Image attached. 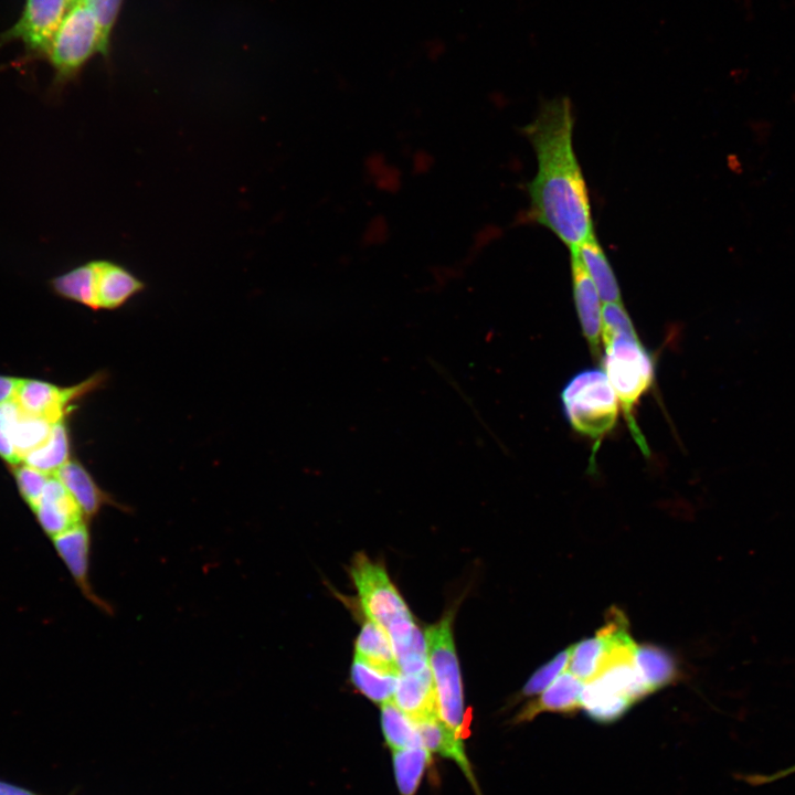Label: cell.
I'll return each instance as SVG.
<instances>
[{
	"label": "cell",
	"instance_id": "obj_1",
	"mask_svg": "<svg viewBox=\"0 0 795 795\" xmlns=\"http://www.w3.org/2000/svg\"><path fill=\"white\" fill-rule=\"evenodd\" d=\"M574 114L568 96L541 104L523 128L537 157V173L528 184L529 218L550 230L570 250L593 231L586 182L573 147Z\"/></svg>",
	"mask_w": 795,
	"mask_h": 795
},
{
	"label": "cell",
	"instance_id": "obj_2",
	"mask_svg": "<svg viewBox=\"0 0 795 795\" xmlns=\"http://www.w3.org/2000/svg\"><path fill=\"white\" fill-rule=\"evenodd\" d=\"M604 372L623 410L630 434L644 454L648 447L637 426L634 410L655 379L653 356L636 336H617L604 343Z\"/></svg>",
	"mask_w": 795,
	"mask_h": 795
},
{
	"label": "cell",
	"instance_id": "obj_3",
	"mask_svg": "<svg viewBox=\"0 0 795 795\" xmlns=\"http://www.w3.org/2000/svg\"><path fill=\"white\" fill-rule=\"evenodd\" d=\"M96 54L103 56L99 29L88 8L82 1H76L66 12L41 57L54 73L50 87L52 94H60L66 85L75 82Z\"/></svg>",
	"mask_w": 795,
	"mask_h": 795
},
{
	"label": "cell",
	"instance_id": "obj_4",
	"mask_svg": "<svg viewBox=\"0 0 795 795\" xmlns=\"http://www.w3.org/2000/svg\"><path fill=\"white\" fill-rule=\"evenodd\" d=\"M565 417L575 432L600 442L616 425L619 403L605 372L585 369L574 374L561 391Z\"/></svg>",
	"mask_w": 795,
	"mask_h": 795
},
{
	"label": "cell",
	"instance_id": "obj_5",
	"mask_svg": "<svg viewBox=\"0 0 795 795\" xmlns=\"http://www.w3.org/2000/svg\"><path fill=\"white\" fill-rule=\"evenodd\" d=\"M451 612L425 632L428 666L439 719L459 738L467 735L464 696Z\"/></svg>",
	"mask_w": 795,
	"mask_h": 795
},
{
	"label": "cell",
	"instance_id": "obj_6",
	"mask_svg": "<svg viewBox=\"0 0 795 795\" xmlns=\"http://www.w3.org/2000/svg\"><path fill=\"white\" fill-rule=\"evenodd\" d=\"M350 575L365 616L381 626L388 636L414 623L412 613L381 563L359 552L353 556Z\"/></svg>",
	"mask_w": 795,
	"mask_h": 795
},
{
	"label": "cell",
	"instance_id": "obj_7",
	"mask_svg": "<svg viewBox=\"0 0 795 795\" xmlns=\"http://www.w3.org/2000/svg\"><path fill=\"white\" fill-rule=\"evenodd\" d=\"M74 0H25L18 20L0 32V47L19 42L24 60H41Z\"/></svg>",
	"mask_w": 795,
	"mask_h": 795
},
{
	"label": "cell",
	"instance_id": "obj_8",
	"mask_svg": "<svg viewBox=\"0 0 795 795\" xmlns=\"http://www.w3.org/2000/svg\"><path fill=\"white\" fill-rule=\"evenodd\" d=\"M99 378H92L72 388H59L40 380H21L14 401L26 413L57 423L70 410L73 400L95 388Z\"/></svg>",
	"mask_w": 795,
	"mask_h": 795
},
{
	"label": "cell",
	"instance_id": "obj_9",
	"mask_svg": "<svg viewBox=\"0 0 795 795\" xmlns=\"http://www.w3.org/2000/svg\"><path fill=\"white\" fill-rule=\"evenodd\" d=\"M52 540L86 600L104 613L113 614V607L96 594L89 581L91 536L86 522L57 534Z\"/></svg>",
	"mask_w": 795,
	"mask_h": 795
},
{
	"label": "cell",
	"instance_id": "obj_10",
	"mask_svg": "<svg viewBox=\"0 0 795 795\" xmlns=\"http://www.w3.org/2000/svg\"><path fill=\"white\" fill-rule=\"evenodd\" d=\"M571 276L579 320L592 353L597 357L602 339L601 298L594 283L573 250H571Z\"/></svg>",
	"mask_w": 795,
	"mask_h": 795
},
{
	"label": "cell",
	"instance_id": "obj_11",
	"mask_svg": "<svg viewBox=\"0 0 795 795\" xmlns=\"http://www.w3.org/2000/svg\"><path fill=\"white\" fill-rule=\"evenodd\" d=\"M32 510L51 539L86 520L74 498L55 476L49 478Z\"/></svg>",
	"mask_w": 795,
	"mask_h": 795
},
{
	"label": "cell",
	"instance_id": "obj_12",
	"mask_svg": "<svg viewBox=\"0 0 795 795\" xmlns=\"http://www.w3.org/2000/svg\"><path fill=\"white\" fill-rule=\"evenodd\" d=\"M98 309H116L145 288V284L124 265L110 259H93Z\"/></svg>",
	"mask_w": 795,
	"mask_h": 795
},
{
	"label": "cell",
	"instance_id": "obj_13",
	"mask_svg": "<svg viewBox=\"0 0 795 795\" xmlns=\"http://www.w3.org/2000/svg\"><path fill=\"white\" fill-rule=\"evenodd\" d=\"M582 680L571 671L562 672L539 698L529 701L515 717L513 723L531 721L542 712L571 716L581 707Z\"/></svg>",
	"mask_w": 795,
	"mask_h": 795
},
{
	"label": "cell",
	"instance_id": "obj_14",
	"mask_svg": "<svg viewBox=\"0 0 795 795\" xmlns=\"http://www.w3.org/2000/svg\"><path fill=\"white\" fill-rule=\"evenodd\" d=\"M394 702L415 723L438 717L430 667L416 674H400Z\"/></svg>",
	"mask_w": 795,
	"mask_h": 795
},
{
	"label": "cell",
	"instance_id": "obj_15",
	"mask_svg": "<svg viewBox=\"0 0 795 795\" xmlns=\"http://www.w3.org/2000/svg\"><path fill=\"white\" fill-rule=\"evenodd\" d=\"M416 725L422 745L431 753L453 760L467 777L475 793L481 795L463 739L457 736L439 717L424 720Z\"/></svg>",
	"mask_w": 795,
	"mask_h": 795
},
{
	"label": "cell",
	"instance_id": "obj_16",
	"mask_svg": "<svg viewBox=\"0 0 795 795\" xmlns=\"http://www.w3.org/2000/svg\"><path fill=\"white\" fill-rule=\"evenodd\" d=\"M54 476L74 498L86 520L95 517L103 506L114 505V500L97 486L89 473L75 460H68Z\"/></svg>",
	"mask_w": 795,
	"mask_h": 795
},
{
	"label": "cell",
	"instance_id": "obj_17",
	"mask_svg": "<svg viewBox=\"0 0 795 795\" xmlns=\"http://www.w3.org/2000/svg\"><path fill=\"white\" fill-rule=\"evenodd\" d=\"M354 658L372 669L391 676H399L400 669L386 632L368 619L356 639Z\"/></svg>",
	"mask_w": 795,
	"mask_h": 795
},
{
	"label": "cell",
	"instance_id": "obj_18",
	"mask_svg": "<svg viewBox=\"0 0 795 795\" xmlns=\"http://www.w3.org/2000/svg\"><path fill=\"white\" fill-rule=\"evenodd\" d=\"M571 251V250H570ZM594 283L604 303H622L621 289L614 271L595 234L573 248Z\"/></svg>",
	"mask_w": 795,
	"mask_h": 795
},
{
	"label": "cell",
	"instance_id": "obj_19",
	"mask_svg": "<svg viewBox=\"0 0 795 795\" xmlns=\"http://www.w3.org/2000/svg\"><path fill=\"white\" fill-rule=\"evenodd\" d=\"M635 665L651 692L679 678V669L672 655L655 645L637 647Z\"/></svg>",
	"mask_w": 795,
	"mask_h": 795
},
{
	"label": "cell",
	"instance_id": "obj_20",
	"mask_svg": "<svg viewBox=\"0 0 795 795\" xmlns=\"http://www.w3.org/2000/svg\"><path fill=\"white\" fill-rule=\"evenodd\" d=\"M633 706L627 698L616 695L591 679L581 692V707L593 721L608 724L617 721Z\"/></svg>",
	"mask_w": 795,
	"mask_h": 795
},
{
	"label": "cell",
	"instance_id": "obj_21",
	"mask_svg": "<svg viewBox=\"0 0 795 795\" xmlns=\"http://www.w3.org/2000/svg\"><path fill=\"white\" fill-rule=\"evenodd\" d=\"M52 290L59 296L98 310L94 262L75 266L55 276L50 282Z\"/></svg>",
	"mask_w": 795,
	"mask_h": 795
},
{
	"label": "cell",
	"instance_id": "obj_22",
	"mask_svg": "<svg viewBox=\"0 0 795 795\" xmlns=\"http://www.w3.org/2000/svg\"><path fill=\"white\" fill-rule=\"evenodd\" d=\"M431 754L423 745L393 751V771L400 795H415L431 763Z\"/></svg>",
	"mask_w": 795,
	"mask_h": 795
},
{
	"label": "cell",
	"instance_id": "obj_23",
	"mask_svg": "<svg viewBox=\"0 0 795 795\" xmlns=\"http://www.w3.org/2000/svg\"><path fill=\"white\" fill-rule=\"evenodd\" d=\"M70 457V439L63 421L54 423L46 441L23 457L24 464L49 475L55 474Z\"/></svg>",
	"mask_w": 795,
	"mask_h": 795
},
{
	"label": "cell",
	"instance_id": "obj_24",
	"mask_svg": "<svg viewBox=\"0 0 795 795\" xmlns=\"http://www.w3.org/2000/svg\"><path fill=\"white\" fill-rule=\"evenodd\" d=\"M381 727L384 740L392 751L422 745L416 723L394 701L381 704Z\"/></svg>",
	"mask_w": 795,
	"mask_h": 795
},
{
	"label": "cell",
	"instance_id": "obj_25",
	"mask_svg": "<svg viewBox=\"0 0 795 795\" xmlns=\"http://www.w3.org/2000/svg\"><path fill=\"white\" fill-rule=\"evenodd\" d=\"M52 426L53 423L26 413L19 406L12 423V443L21 462L28 453L46 441Z\"/></svg>",
	"mask_w": 795,
	"mask_h": 795
},
{
	"label": "cell",
	"instance_id": "obj_26",
	"mask_svg": "<svg viewBox=\"0 0 795 795\" xmlns=\"http://www.w3.org/2000/svg\"><path fill=\"white\" fill-rule=\"evenodd\" d=\"M351 681L363 696L382 704L394 697L398 677L381 674L354 658L351 666Z\"/></svg>",
	"mask_w": 795,
	"mask_h": 795
},
{
	"label": "cell",
	"instance_id": "obj_27",
	"mask_svg": "<svg viewBox=\"0 0 795 795\" xmlns=\"http://www.w3.org/2000/svg\"><path fill=\"white\" fill-rule=\"evenodd\" d=\"M604 653V640L596 634L570 647V671L579 679L591 680L597 672Z\"/></svg>",
	"mask_w": 795,
	"mask_h": 795
},
{
	"label": "cell",
	"instance_id": "obj_28",
	"mask_svg": "<svg viewBox=\"0 0 795 795\" xmlns=\"http://www.w3.org/2000/svg\"><path fill=\"white\" fill-rule=\"evenodd\" d=\"M93 14L102 36L103 57L109 63L110 42L124 0H80Z\"/></svg>",
	"mask_w": 795,
	"mask_h": 795
},
{
	"label": "cell",
	"instance_id": "obj_29",
	"mask_svg": "<svg viewBox=\"0 0 795 795\" xmlns=\"http://www.w3.org/2000/svg\"><path fill=\"white\" fill-rule=\"evenodd\" d=\"M634 325L623 303H604L602 307L603 344L617 336H636Z\"/></svg>",
	"mask_w": 795,
	"mask_h": 795
},
{
	"label": "cell",
	"instance_id": "obj_30",
	"mask_svg": "<svg viewBox=\"0 0 795 795\" xmlns=\"http://www.w3.org/2000/svg\"><path fill=\"white\" fill-rule=\"evenodd\" d=\"M18 489L24 501L33 509L39 502L51 475L26 464L14 465L12 469Z\"/></svg>",
	"mask_w": 795,
	"mask_h": 795
},
{
	"label": "cell",
	"instance_id": "obj_31",
	"mask_svg": "<svg viewBox=\"0 0 795 795\" xmlns=\"http://www.w3.org/2000/svg\"><path fill=\"white\" fill-rule=\"evenodd\" d=\"M570 660V648L559 653L540 667L523 686L520 697H532L542 692L562 672Z\"/></svg>",
	"mask_w": 795,
	"mask_h": 795
},
{
	"label": "cell",
	"instance_id": "obj_32",
	"mask_svg": "<svg viewBox=\"0 0 795 795\" xmlns=\"http://www.w3.org/2000/svg\"><path fill=\"white\" fill-rule=\"evenodd\" d=\"M18 409L14 400L0 404V456L13 466L21 462L12 443V423Z\"/></svg>",
	"mask_w": 795,
	"mask_h": 795
},
{
	"label": "cell",
	"instance_id": "obj_33",
	"mask_svg": "<svg viewBox=\"0 0 795 795\" xmlns=\"http://www.w3.org/2000/svg\"><path fill=\"white\" fill-rule=\"evenodd\" d=\"M792 774H795V763L787 767L781 768V770L772 772V773H766V774L759 773V774L743 775L742 780L753 786H757V785H764V784H770V783L776 782V781L787 777Z\"/></svg>",
	"mask_w": 795,
	"mask_h": 795
},
{
	"label": "cell",
	"instance_id": "obj_34",
	"mask_svg": "<svg viewBox=\"0 0 795 795\" xmlns=\"http://www.w3.org/2000/svg\"><path fill=\"white\" fill-rule=\"evenodd\" d=\"M22 379L0 375V404L14 399Z\"/></svg>",
	"mask_w": 795,
	"mask_h": 795
},
{
	"label": "cell",
	"instance_id": "obj_35",
	"mask_svg": "<svg viewBox=\"0 0 795 795\" xmlns=\"http://www.w3.org/2000/svg\"><path fill=\"white\" fill-rule=\"evenodd\" d=\"M0 795H38L28 789L0 782Z\"/></svg>",
	"mask_w": 795,
	"mask_h": 795
},
{
	"label": "cell",
	"instance_id": "obj_36",
	"mask_svg": "<svg viewBox=\"0 0 795 795\" xmlns=\"http://www.w3.org/2000/svg\"><path fill=\"white\" fill-rule=\"evenodd\" d=\"M76 1H80V0H74V2H76Z\"/></svg>",
	"mask_w": 795,
	"mask_h": 795
}]
</instances>
